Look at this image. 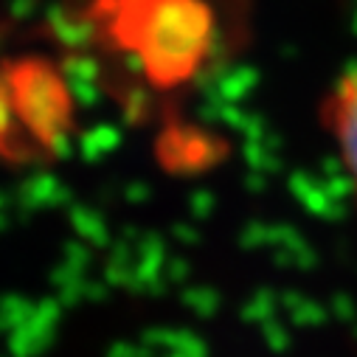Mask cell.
Returning <instances> with one entry per match:
<instances>
[{"instance_id":"2","label":"cell","mask_w":357,"mask_h":357,"mask_svg":"<svg viewBox=\"0 0 357 357\" xmlns=\"http://www.w3.org/2000/svg\"><path fill=\"white\" fill-rule=\"evenodd\" d=\"M9 102L15 121L45 149H54L73 124V102L56 68L31 59L9 73Z\"/></svg>"},{"instance_id":"3","label":"cell","mask_w":357,"mask_h":357,"mask_svg":"<svg viewBox=\"0 0 357 357\" xmlns=\"http://www.w3.org/2000/svg\"><path fill=\"white\" fill-rule=\"evenodd\" d=\"M324 121L357 197V68L335 82L324 105Z\"/></svg>"},{"instance_id":"1","label":"cell","mask_w":357,"mask_h":357,"mask_svg":"<svg viewBox=\"0 0 357 357\" xmlns=\"http://www.w3.org/2000/svg\"><path fill=\"white\" fill-rule=\"evenodd\" d=\"M107 29L158 91L189 84L217 43L211 0H107Z\"/></svg>"}]
</instances>
